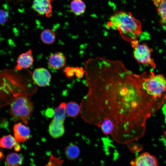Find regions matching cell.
I'll list each match as a JSON object with an SVG mask.
<instances>
[{
    "instance_id": "4fadbf2b",
    "label": "cell",
    "mask_w": 166,
    "mask_h": 166,
    "mask_svg": "<svg viewBox=\"0 0 166 166\" xmlns=\"http://www.w3.org/2000/svg\"><path fill=\"white\" fill-rule=\"evenodd\" d=\"M161 22L166 24V0H153Z\"/></svg>"
},
{
    "instance_id": "277c9868",
    "label": "cell",
    "mask_w": 166,
    "mask_h": 166,
    "mask_svg": "<svg viewBox=\"0 0 166 166\" xmlns=\"http://www.w3.org/2000/svg\"><path fill=\"white\" fill-rule=\"evenodd\" d=\"M33 108V102L28 96L18 95L12 99L10 103L9 113L14 121H21L27 124Z\"/></svg>"
},
{
    "instance_id": "7402d4cb",
    "label": "cell",
    "mask_w": 166,
    "mask_h": 166,
    "mask_svg": "<svg viewBox=\"0 0 166 166\" xmlns=\"http://www.w3.org/2000/svg\"><path fill=\"white\" fill-rule=\"evenodd\" d=\"M127 144H128L129 148L131 149V151L134 152H139L142 150L143 148L141 145L132 143V142L128 143Z\"/></svg>"
},
{
    "instance_id": "d4e9b609",
    "label": "cell",
    "mask_w": 166,
    "mask_h": 166,
    "mask_svg": "<svg viewBox=\"0 0 166 166\" xmlns=\"http://www.w3.org/2000/svg\"><path fill=\"white\" fill-rule=\"evenodd\" d=\"M138 42V41L137 40L131 42V43L132 47L133 48H134L139 44Z\"/></svg>"
},
{
    "instance_id": "8fae6325",
    "label": "cell",
    "mask_w": 166,
    "mask_h": 166,
    "mask_svg": "<svg viewBox=\"0 0 166 166\" xmlns=\"http://www.w3.org/2000/svg\"><path fill=\"white\" fill-rule=\"evenodd\" d=\"M34 62L31 49L21 54L16 61L15 68L17 70L28 69L32 65Z\"/></svg>"
},
{
    "instance_id": "e0dca14e",
    "label": "cell",
    "mask_w": 166,
    "mask_h": 166,
    "mask_svg": "<svg viewBox=\"0 0 166 166\" xmlns=\"http://www.w3.org/2000/svg\"><path fill=\"white\" fill-rule=\"evenodd\" d=\"M22 162L23 158L22 156L15 152L10 153L6 158V162L8 166H19Z\"/></svg>"
},
{
    "instance_id": "603a6c76",
    "label": "cell",
    "mask_w": 166,
    "mask_h": 166,
    "mask_svg": "<svg viewBox=\"0 0 166 166\" xmlns=\"http://www.w3.org/2000/svg\"><path fill=\"white\" fill-rule=\"evenodd\" d=\"M74 68L69 66L66 67L64 69L66 76L68 78L73 77L75 74Z\"/></svg>"
},
{
    "instance_id": "6da1fadb",
    "label": "cell",
    "mask_w": 166,
    "mask_h": 166,
    "mask_svg": "<svg viewBox=\"0 0 166 166\" xmlns=\"http://www.w3.org/2000/svg\"><path fill=\"white\" fill-rule=\"evenodd\" d=\"M85 70L88 91L80 105L84 121L98 127L109 122L113 127L110 135L120 144L141 138L146 121L158 109L142 88L141 75L120 61L101 57L88 59Z\"/></svg>"
},
{
    "instance_id": "f1b7e54d",
    "label": "cell",
    "mask_w": 166,
    "mask_h": 166,
    "mask_svg": "<svg viewBox=\"0 0 166 166\" xmlns=\"http://www.w3.org/2000/svg\"><path fill=\"white\" fill-rule=\"evenodd\" d=\"M164 137H166V132L164 131Z\"/></svg>"
},
{
    "instance_id": "9c48e42d",
    "label": "cell",
    "mask_w": 166,
    "mask_h": 166,
    "mask_svg": "<svg viewBox=\"0 0 166 166\" xmlns=\"http://www.w3.org/2000/svg\"><path fill=\"white\" fill-rule=\"evenodd\" d=\"M130 164L131 166H158V163L155 156L145 152L132 160Z\"/></svg>"
},
{
    "instance_id": "f546056e",
    "label": "cell",
    "mask_w": 166,
    "mask_h": 166,
    "mask_svg": "<svg viewBox=\"0 0 166 166\" xmlns=\"http://www.w3.org/2000/svg\"><path fill=\"white\" fill-rule=\"evenodd\" d=\"M165 101H166V99H165Z\"/></svg>"
},
{
    "instance_id": "9a60e30c",
    "label": "cell",
    "mask_w": 166,
    "mask_h": 166,
    "mask_svg": "<svg viewBox=\"0 0 166 166\" xmlns=\"http://www.w3.org/2000/svg\"><path fill=\"white\" fill-rule=\"evenodd\" d=\"M86 7L85 4L82 0H73L70 4L71 10L76 16H80L83 14Z\"/></svg>"
},
{
    "instance_id": "30bf717a",
    "label": "cell",
    "mask_w": 166,
    "mask_h": 166,
    "mask_svg": "<svg viewBox=\"0 0 166 166\" xmlns=\"http://www.w3.org/2000/svg\"><path fill=\"white\" fill-rule=\"evenodd\" d=\"M14 137L17 142L24 143L30 138V130L29 127L19 122L15 124L13 127Z\"/></svg>"
},
{
    "instance_id": "ba28073f",
    "label": "cell",
    "mask_w": 166,
    "mask_h": 166,
    "mask_svg": "<svg viewBox=\"0 0 166 166\" xmlns=\"http://www.w3.org/2000/svg\"><path fill=\"white\" fill-rule=\"evenodd\" d=\"M53 0H33L32 7L38 14L49 18L53 12L51 2Z\"/></svg>"
},
{
    "instance_id": "484cf974",
    "label": "cell",
    "mask_w": 166,
    "mask_h": 166,
    "mask_svg": "<svg viewBox=\"0 0 166 166\" xmlns=\"http://www.w3.org/2000/svg\"><path fill=\"white\" fill-rule=\"evenodd\" d=\"M21 149L20 145L17 142L15 146H14V149L17 152L19 151Z\"/></svg>"
},
{
    "instance_id": "5b68a950",
    "label": "cell",
    "mask_w": 166,
    "mask_h": 166,
    "mask_svg": "<svg viewBox=\"0 0 166 166\" xmlns=\"http://www.w3.org/2000/svg\"><path fill=\"white\" fill-rule=\"evenodd\" d=\"M66 103L62 102L54 110L53 118L48 129L49 134L53 138H60L65 133L64 124L66 116Z\"/></svg>"
},
{
    "instance_id": "2e32d148",
    "label": "cell",
    "mask_w": 166,
    "mask_h": 166,
    "mask_svg": "<svg viewBox=\"0 0 166 166\" xmlns=\"http://www.w3.org/2000/svg\"><path fill=\"white\" fill-rule=\"evenodd\" d=\"M41 41L44 44L50 45L53 43L56 39V34L50 29H46L41 32L40 36Z\"/></svg>"
},
{
    "instance_id": "52a82bcc",
    "label": "cell",
    "mask_w": 166,
    "mask_h": 166,
    "mask_svg": "<svg viewBox=\"0 0 166 166\" xmlns=\"http://www.w3.org/2000/svg\"><path fill=\"white\" fill-rule=\"evenodd\" d=\"M32 78L37 85L43 87L49 85L51 81V75L46 69L40 67L36 68L34 70Z\"/></svg>"
},
{
    "instance_id": "cb8c5ba5",
    "label": "cell",
    "mask_w": 166,
    "mask_h": 166,
    "mask_svg": "<svg viewBox=\"0 0 166 166\" xmlns=\"http://www.w3.org/2000/svg\"><path fill=\"white\" fill-rule=\"evenodd\" d=\"M75 74L76 77L81 79L82 77L85 73V70L81 67H76L74 68Z\"/></svg>"
},
{
    "instance_id": "7c38bea8",
    "label": "cell",
    "mask_w": 166,
    "mask_h": 166,
    "mask_svg": "<svg viewBox=\"0 0 166 166\" xmlns=\"http://www.w3.org/2000/svg\"><path fill=\"white\" fill-rule=\"evenodd\" d=\"M66 60L65 57L62 53L57 52L50 56L48 59V63L51 67L57 70L65 65Z\"/></svg>"
},
{
    "instance_id": "4316f807",
    "label": "cell",
    "mask_w": 166,
    "mask_h": 166,
    "mask_svg": "<svg viewBox=\"0 0 166 166\" xmlns=\"http://www.w3.org/2000/svg\"><path fill=\"white\" fill-rule=\"evenodd\" d=\"M162 110L163 113L165 116V123H166V104L164 105L163 107H162Z\"/></svg>"
},
{
    "instance_id": "7a4b0ae2",
    "label": "cell",
    "mask_w": 166,
    "mask_h": 166,
    "mask_svg": "<svg viewBox=\"0 0 166 166\" xmlns=\"http://www.w3.org/2000/svg\"><path fill=\"white\" fill-rule=\"evenodd\" d=\"M107 28L117 30L121 38L131 42L137 40L142 32V25L129 12L122 10L115 11L106 24Z\"/></svg>"
},
{
    "instance_id": "3957f363",
    "label": "cell",
    "mask_w": 166,
    "mask_h": 166,
    "mask_svg": "<svg viewBox=\"0 0 166 166\" xmlns=\"http://www.w3.org/2000/svg\"><path fill=\"white\" fill-rule=\"evenodd\" d=\"M141 75V84L148 96L160 108L166 98V79L162 74L150 72Z\"/></svg>"
},
{
    "instance_id": "ac0fdd59",
    "label": "cell",
    "mask_w": 166,
    "mask_h": 166,
    "mask_svg": "<svg viewBox=\"0 0 166 166\" xmlns=\"http://www.w3.org/2000/svg\"><path fill=\"white\" fill-rule=\"evenodd\" d=\"M80 106L76 102L71 101L66 104V112L67 115L71 117L77 116L80 113Z\"/></svg>"
},
{
    "instance_id": "83f0119b",
    "label": "cell",
    "mask_w": 166,
    "mask_h": 166,
    "mask_svg": "<svg viewBox=\"0 0 166 166\" xmlns=\"http://www.w3.org/2000/svg\"><path fill=\"white\" fill-rule=\"evenodd\" d=\"M3 155L2 152L0 151V160L2 158Z\"/></svg>"
},
{
    "instance_id": "5bb4252c",
    "label": "cell",
    "mask_w": 166,
    "mask_h": 166,
    "mask_svg": "<svg viewBox=\"0 0 166 166\" xmlns=\"http://www.w3.org/2000/svg\"><path fill=\"white\" fill-rule=\"evenodd\" d=\"M80 153L79 148L73 143H70L65 148V155L66 158L70 160H73L77 159Z\"/></svg>"
},
{
    "instance_id": "8992f818",
    "label": "cell",
    "mask_w": 166,
    "mask_h": 166,
    "mask_svg": "<svg viewBox=\"0 0 166 166\" xmlns=\"http://www.w3.org/2000/svg\"><path fill=\"white\" fill-rule=\"evenodd\" d=\"M134 48V57L137 61L153 69L156 68V66L154 60L151 57V53L153 51L152 49L145 43L139 44Z\"/></svg>"
},
{
    "instance_id": "44dd1931",
    "label": "cell",
    "mask_w": 166,
    "mask_h": 166,
    "mask_svg": "<svg viewBox=\"0 0 166 166\" xmlns=\"http://www.w3.org/2000/svg\"><path fill=\"white\" fill-rule=\"evenodd\" d=\"M9 18V14L5 10L0 9V24L5 23Z\"/></svg>"
},
{
    "instance_id": "d6986e66",
    "label": "cell",
    "mask_w": 166,
    "mask_h": 166,
    "mask_svg": "<svg viewBox=\"0 0 166 166\" xmlns=\"http://www.w3.org/2000/svg\"><path fill=\"white\" fill-rule=\"evenodd\" d=\"M17 143L14 137L9 135L1 138L0 146L4 148L11 149L14 147Z\"/></svg>"
},
{
    "instance_id": "ffe728a7",
    "label": "cell",
    "mask_w": 166,
    "mask_h": 166,
    "mask_svg": "<svg viewBox=\"0 0 166 166\" xmlns=\"http://www.w3.org/2000/svg\"><path fill=\"white\" fill-rule=\"evenodd\" d=\"M64 160L51 155L48 163L45 166H62Z\"/></svg>"
}]
</instances>
